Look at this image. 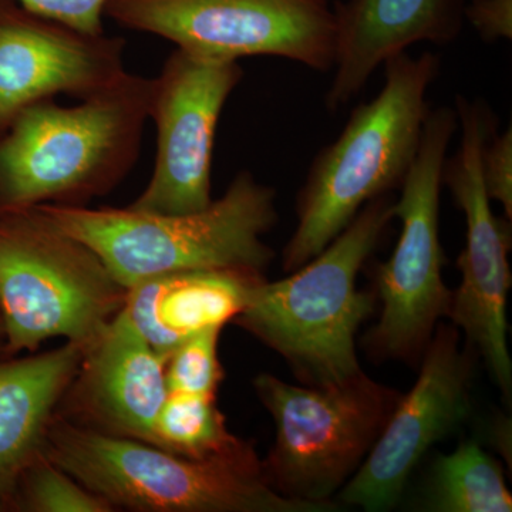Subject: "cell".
Instances as JSON below:
<instances>
[{
	"label": "cell",
	"instance_id": "cell-1",
	"mask_svg": "<svg viewBox=\"0 0 512 512\" xmlns=\"http://www.w3.org/2000/svg\"><path fill=\"white\" fill-rule=\"evenodd\" d=\"M383 69L380 92L355 107L339 137L313 158L296 201L298 224L282 252L286 272L320 254L367 202L400 190L419 154L440 56L406 52Z\"/></svg>",
	"mask_w": 512,
	"mask_h": 512
},
{
	"label": "cell",
	"instance_id": "cell-2",
	"mask_svg": "<svg viewBox=\"0 0 512 512\" xmlns=\"http://www.w3.org/2000/svg\"><path fill=\"white\" fill-rule=\"evenodd\" d=\"M29 210L86 245L126 291L171 272L229 269L264 274L275 258L264 235L278 222L276 192L247 170L235 175L220 200L190 214L53 204Z\"/></svg>",
	"mask_w": 512,
	"mask_h": 512
},
{
	"label": "cell",
	"instance_id": "cell-3",
	"mask_svg": "<svg viewBox=\"0 0 512 512\" xmlns=\"http://www.w3.org/2000/svg\"><path fill=\"white\" fill-rule=\"evenodd\" d=\"M394 198L367 202L320 254L281 281L265 279L249 292L235 322L279 353L306 386H332L362 372L356 335L375 312L376 292L357 276L394 220Z\"/></svg>",
	"mask_w": 512,
	"mask_h": 512
},
{
	"label": "cell",
	"instance_id": "cell-4",
	"mask_svg": "<svg viewBox=\"0 0 512 512\" xmlns=\"http://www.w3.org/2000/svg\"><path fill=\"white\" fill-rule=\"evenodd\" d=\"M151 79L126 72L76 106L35 104L0 140V194L15 210L104 194L140 156Z\"/></svg>",
	"mask_w": 512,
	"mask_h": 512
},
{
	"label": "cell",
	"instance_id": "cell-5",
	"mask_svg": "<svg viewBox=\"0 0 512 512\" xmlns=\"http://www.w3.org/2000/svg\"><path fill=\"white\" fill-rule=\"evenodd\" d=\"M46 458L107 503L158 512H330L289 500L266 483L261 461L245 446L190 458L136 439L49 424Z\"/></svg>",
	"mask_w": 512,
	"mask_h": 512
},
{
	"label": "cell",
	"instance_id": "cell-6",
	"mask_svg": "<svg viewBox=\"0 0 512 512\" xmlns=\"http://www.w3.org/2000/svg\"><path fill=\"white\" fill-rule=\"evenodd\" d=\"M275 421L261 461L266 483L289 500L338 510L333 495L355 476L402 394L365 372L332 386H298L272 375L254 380Z\"/></svg>",
	"mask_w": 512,
	"mask_h": 512
},
{
	"label": "cell",
	"instance_id": "cell-7",
	"mask_svg": "<svg viewBox=\"0 0 512 512\" xmlns=\"http://www.w3.org/2000/svg\"><path fill=\"white\" fill-rule=\"evenodd\" d=\"M0 225V308L13 350L66 338L90 348L123 308L121 288L86 245L29 208Z\"/></svg>",
	"mask_w": 512,
	"mask_h": 512
},
{
	"label": "cell",
	"instance_id": "cell-8",
	"mask_svg": "<svg viewBox=\"0 0 512 512\" xmlns=\"http://www.w3.org/2000/svg\"><path fill=\"white\" fill-rule=\"evenodd\" d=\"M454 107L431 109L419 154L394 198L402 222L392 256L376 268V295L382 315L366 336L367 349L382 359H419L434 330L450 311L451 291L443 281L440 194L444 161L457 133Z\"/></svg>",
	"mask_w": 512,
	"mask_h": 512
},
{
	"label": "cell",
	"instance_id": "cell-9",
	"mask_svg": "<svg viewBox=\"0 0 512 512\" xmlns=\"http://www.w3.org/2000/svg\"><path fill=\"white\" fill-rule=\"evenodd\" d=\"M333 0H109L104 16L121 28L163 37L205 59L281 57L332 72Z\"/></svg>",
	"mask_w": 512,
	"mask_h": 512
},
{
	"label": "cell",
	"instance_id": "cell-10",
	"mask_svg": "<svg viewBox=\"0 0 512 512\" xmlns=\"http://www.w3.org/2000/svg\"><path fill=\"white\" fill-rule=\"evenodd\" d=\"M454 110L460 144L444 161L441 181L466 218V245L457 259L461 282L451 292L447 318L463 330L468 346L483 356L495 383L510 400L507 301L512 282L508 262L511 221L495 217L481 171L483 148L497 131V117L483 99L463 94H457Z\"/></svg>",
	"mask_w": 512,
	"mask_h": 512
},
{
	"label": "cell",
	"instance_id": "cell-11",
	"mask_svg": "<svg viewBox=\"0 0 512 512\" xmlns=\"http://www.w3.org/2000/svg\"><path fill=\"white\" fill-rule=\"evenodd\" d=\"M242 77L239 62L205 59L181 49L167 57L151 79L148 104V120L157 128L156 167L130 208L178 215L211 204L215 133Z\"/></svg>",
	"mask_w": 512,
	"mask_h": 512
},
{
	"label": "cell",
	"instance_id": "cell-12",
	"mask_svg": "<svg viewBox=\"0 0 512 512\" xmlns=\"http://www.w3.org/2000/svg\"><path fill=\"white\" fill-rule=\"evenodd\" d=\"M471 370L460 330L440 323L424 350L416 384L400 397L366 460L339 491V501L367 512L396 507L421 458L470 414Z\"/></svg>",
	"mask_w": 512,
	"mask_h": 512
},
{
	"label": "cell",
	"instance_id": "cell-13",
	"mask_svg": "<svg viewBox=\"0 0 512 512\" xmlns=\"http://www.w3.org/2000/svg\"><path fill=\"white\" fill-rule=\"evenodd\" d=\"M120 37L87 33L0 0V127L59 94L86 99L127 72Z\"/></svg>",
	"mask_w": 512,
	"mask_h": 512
},
{
	"label": "cell",
	"instance_id": "cell-14",
	"mask_svg": "<svg viewBox=\"0 0 512 512\" xmlns=\"http://www.w3.org/2000/svg\"><path fill=\"white\" fill-rule=\"evenodd\" d=\"M468 0H338L335 60L325 107L332 113L365 90L387 60L419 43L447 46L466 25Z\"/></svg>",
	"mask_w": 512,
	"mask_h": 512
},
{
	"label": "cell",
	"instance_id": "cell-15",
	"mask_svg": "<svg viewBox=\"0 0 512 512\" xmlns=\"http://www.w3.org/2000/svg\"><path fill=\"white\" fill-rule=\"evenodd\" d=\"M262 279L229 269L171 272L128 288L123 306L154 352L167 360L185 339L237 318Z\"/></svg>",
	"mask_w": 512,
	"mask_h": 512
},
{
	"label": "cell",
	"instance_id": "cell-16",
	"mask_svg": "<svg viewBox=\"0 0 512 512\" xmlns=\"http://www.w3.org/2000/svg\"><path fill=\"white\" fill-rule=\"evenodd\" d=\"M86 376L94 406L131 439L153 444L168 396L165 360L121 308L87 348Z\"/></svg>",
	"mask_w": 512,
	"mask_h": 512
},
{
	"label": "cell",
	"instance_id": "cell-17",
	"mask_svg": "<svg viewBox=\"0 0 512 512\" xmlns=\"http://www.w3.org/2000/svg\"><path fill=\"white\" fill-rule=\"evenodd\" d=\"M86 348H63L0 366V490L37 456L50 414L67 389Z\"/></svg>",
	"mask_w": 512,
	"mask_h": 512
},
{
	"label": "cell",
	"instance_id": "cell-18",
	"mask_svg": "<svg viewBox=\"0 0 512 512\" xmlns=\"http://www.w3.org/2000/svg\"><path fill=\"white\" fill-rule=\"evenodd\" d=\"M423 507L436 512H511L512 495L500 463L470 440L436 458Z\"/></svg>",
	"mask_w": 512,
	"mask_h": 512
},
{
	"label": "cell",
	"instance_id": "cell-19",
	"mask_svg": "<svg viewBox=\"0 0 512 512\" xmlns=\"http://www.w3.org/2000/svg\"><path fill=\"white\" fill-rule=\"evenodd\" d=\"M153 444L190 458L220 456L247 446L229 433L215 396L191 393H168Z\"/></svg>",
	"mask_w": 512,
	"mask_h": 512
},
{
	"label": "cell",
	"instance_id": "cell-20",
	"mask_svg": "<svg viewBox=\"0 0 512 512\" xmlns=\"http://www.w3.org/2000/svg\"><path fill=\"white\" fill-rule=\"evenodd\" d=\"M221 328H210L185 339L165 360L168 393L212 394L222 380L218 360Z\"/></svg>",
	"mask_w": 512,
	"mask_h": 512
},
{
	"label": "cell",
	"instance_id": "cell-21",
	"mask_svg": "<svg viewBox=\"0 0 512 512\" xmlns=\"http://www.w3.org/2000/svg\"><path fill=\"white\" fill-rule=\"evenodd\" d=\"M30 504L40 512H109L111 505L47 460L33 473Z\"/></svg>",
	"mask_w": 512,
	"mask_h": 512
},
{
	"label": "cell",
	"instance_id": "cell-22",
	"mask_svg": "<svg viewBox=\"0 0 512 512\" xmlns=\"http://www.w3.org/2000/svg\"><path fill=\"white\" fill-rule=\"evenodd\" d=\"M485 191L491 202L503 207L504 217L512 220V130L497 131L488 138L481 156Z\"/></svg>",
	"mask_w": 512,
	"mask_h": 512
},
{
	"label": "cell",
	"instance_id": "cell-23",
	"mask_svg": "<svg viewBox=\"0 0 512 512\" xmlns=\"http://www.w3.org/2000/svg\"><path fill=\"white\" fill-rule=\"evenodd\" d=\"M39 15L87 33H103V16L109 0H16Z\"/></svg>",
	"mask_w": 512,
	"mask_h": 512
},
{
	"label": "cell",
	"instance_id": "cell-24",
	"mask_svg": "<svg viewBox=\"0 0 512 512\" xmlns=\"http://www.w3.org/2000/svg\"><path fill=\"white\" fill-rule=\"evenodd\" d=\"M464 18L485 43L512 39V0H468Z\"/></svg>",
	"mask_w": 512,
	"mask_h": 512
}]
</instances>
